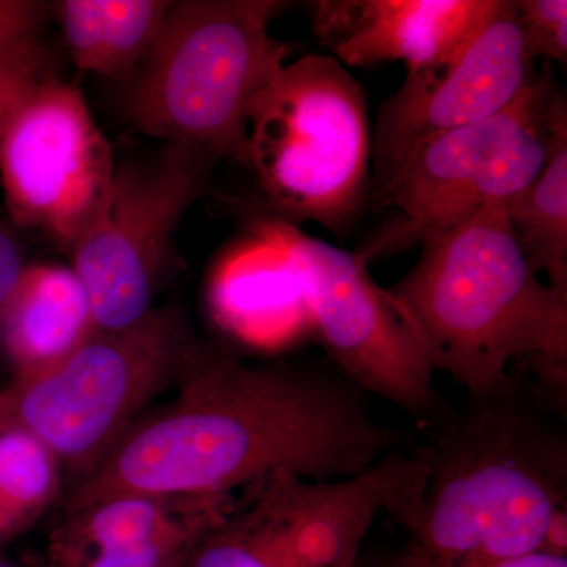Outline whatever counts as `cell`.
<instances>
[{"label": "cell", "mask_w": 567, "mask_h": 567, "mask_svg": "<svg viewBox=\"0 0 567 567\" xmlns=\"http://www.w3.org/2000/svg\"><path fill=\"white\" fill-rule=\"evenodd\" d=\"M368 395L338 369L249 365L194 342L177 395L126 429L65 514L115 494H234L276 473L352 477L413 446Z\"/></svg>", "instance_id": "cell-1"}, {"label": "cell", "mask_w": 567, "mask_h": 567, "mask_svg": "<svg viewBox=\"0 0 567 567\" xmlns=\"http://www.w3.org/2000/svg\"><path fill=\"white\" fill-rule=\"evenodd\" d=\"M566 413L528 372L466 394L417 446L427 464L406 546L443 558L567 557Z\"/></svg>", "instance_id": "cell-2"}, {"label": "cell", "mask_w": 567, "mask_h": 567, "mask_svg": "<svg viewBox=\"0 0 567 567\" xmlns=\"http://www.w3.org/2000/svg\"><path fill=\"white\" fill-rule=\"evenodd\" d=\"M505 203L421 237L420 259L390 287L432 369L466 394L527 365L550 401L567 390V297L544 282L507 224Z\"/></svg>", "instance_id": "cell-3"}, {"label": "cell", "mask_w": 567, "mask_h": 567, "mask_svg": "<svg viewBox=\"0 0 567 567\" xmlns=\"http://www.w3.org/2000/svg\"><path fill=\"white\" fill-rule=\"evenodd\" d=\"M279 0L174 2L155 48L128 82L142 133L248 167V110L286 61L271 22Z\"/></svg>", "instance_id": "cell-4"}, {"label": "cell", "mask_w": 567, "mask_h": 567, "mask_svg": "<svg viewBox=\"0 0 567 567\" xmlns=\"http://www.w3.org/2000/svg\"><path fill=\"white\" fill-rule=\"evenodd\" d=\"M248 123V167L284 223L346 234L371 173V122L357 78L331 55L284 63L254 96Z\"/></svg>", "instance_id": "cell-5"}, {"label": "cell", "mask_w": 567, "mask_h": 567, "mask_svg": "<svg viewBox=\"0 0 567 567\" xmlns=\"http://www.w3.org/2000/svg\"><path fill=\"white\" fill-rule=\"evenodd\" d=\"M425 480L415 445L346 480L276 473L246 487L182 567H354L377 518L415 524Z\"/></svg>", "instance_id": "cell-6"}, {"label": "cell", "mask_w": 567, "mask_h": 567, "mask_svg": "<svg viewBox=\"0 0 567 567\" xmlns=\"http://www.w3.org/2000/svg\"><path fill=\"white\" fill-rule=\"evenodd\" d=\"M193 344L166 309H153L125 330H96L61 363L14 377L0 391V432L21 429L35 436L76 484L145 405L182 379Z\"/></svg>", "instance_id": "cell-7"}, {"label": "cell", "mask_w": 567, "mask_h": 567, "mask_svg": "<svg viewBox=\"0 0 567 567\" xmlns=\"http://www.w3.org/2000/svg\"><path fill=\"white\" fill-rule=\"evenodd\" d=\"M265 234L292 268L305 333L319 338L334 368L427 432L453 412L412 317L379 286L358 252L346 251L279 223Z\"/></svg>", "instance_id": "cell-8"}, {"label": "cell", "mask_w": 567, "mask_h": 567, "mask_svg": "<svg viewBox=\"0 0 567 567\" xmlns=\"http://www.w3.org/2000/svg\"><path fill=\"white\" fill-rule=\"evenodd\" d=\"M215 159L167 144L115 164L110 203L71 256L100 331L140 323L153 311L183 216L208 185Z\"/></svg>", "instance_id": "cell-9"}, {"label": "cell", "mask_w": 567, "mask_h": 567, "mask_svg": "<svg viewBox=\"0 0 567 567\" xmlns=\"http://www.w3.org/2000/svg\"><path fill=\"white\" fill-rule=\"evenodd\" d=\"M115 158L80 89L48 76L0 134V183L11 223L70 254L103 218Z\"/></svg>", "instance_id": "cell-10"}, {"label": "cell", "mask_w": 567, "mask_h": 567, "mask_svg": "<svg viewBox=\"0 0 567 567\" xmlns=\"http://www.w3.org/2000/svg\"><path fill=\"white\" fill-rule=\"evenodd\" d=\"M514 0H494L475 32L445 58L406 71L380 104L372 133L369 193L383 185L421 144L487 121L516 102L537 78Z\"/></svg>", "instance_id": "cell-11"}, {"label": "cell", "mask_w": 567, "mask_h": 567, "mask_svg": "<svg viewBox=\"0 0 567 567\" xmlns=\"http://www.w3.org/2000/svg\"><path fill=\"white\" fill-rule=\"evenodd\" d=\"M555 92L557 85L546 62L535 82L494 117L421 144L383 185L368 194L377 207L398 215L358 254L369 262L405 251L420 244L424 234L470 218L466 204L486 164L507 141L544 114Z\"/></svg>", "instance_id": "cell-12"}, {"label": "cell", "mask_w": 567, "mask_h": 567, "mask_svg": "<svg viewBox=\"0 0 567 567\" xmlns=\"http://www.w3.org/2000/svg\"><path fill=\"white\" fill-rule=\"evenodd\" d=\"M494 0H322L312 29L331 58L349 66L383 62L420 70L464 43Z\"/></svg>", "instance_id": "cell-13"}, {"label": "cell", "mask_w": 567, "mask_h": 567, "mask_svg": "<svg viewBox=\"0 0 567 567\" xmlns=\"http://www.w3.org/2000/svg\"><path fill=\"white\" fill-rule=\"evenodd\" d=\"M234 494H115L65 514L50 544L51 567L194 546L233 507Z\"/></svg>", "instance_id": "cell-14"}, {"label": "cell", "mask_w": 567, "mask_h": 567, "mask_svg": "<svg viewBox=\"0 0 567 567\" xmlns=\"http://www.w3.org/2000/svg\"><path fill=\"white\" fill-rule=\"evenodd\" d=\"M96 330L91 300L73 268L33 265L11 298L2 350L14 377H31L61 363Z\"/></svg>", "instance_id": "cell-15"}, {"label": "cell", "mask_w": 567, "mask_h": 567, "mask_svg": "<svg viewBox=\"0 0 567 567\" xmlns=\"http://www.w3.org/2000/svg\"><path fill=\"white\" fill-rule=\"evenodd\" d=\"M173 3L61 0L51 10L78 69L130 82L155 48Z\"/></svg>", "instance_id": "cell-16"}, {"label": "cell", "mask_w": 567, "mask_h": 567, "mask_svg": "<svg viewBox=\"0 0 567 567\" xmlns=\"http://www.w3.org/2000/svg\"><path fill=\"white\" fill-rule=\"evenodd\" d=\"M550 151L539 175L507 200V224L537 274L567 297V104L555 92L548 110Z\"/></svg>", "instance_id": "cell-17"}, {"label": "cell", "mask_w": 567, "mask_h": 567, "mask_svg": "<svg viewBox=\"0 0 567 567\" xmlns=\"http://www.w3.org/2000/svg\"><path fill=\"white\" fill-rule=\"evenodd\" d=\"M62 466L35 436L0 432V544L21 536L58 499Z\"/></svg>", "instance_id": "cell-18"}, {"label": "cell", "mask_w": 567, "mask_h": 567, "mask_svg": "<svg viewBox=\"0 0 567 567\" xmlns=\"http://www.w3.org/2000/svg\"><path fill=\"white\" fill-rule=\"evenodd\" d=\"M525 48L533 59L567 61L566 0H514Z\"/></svg>", "instance_id": "cell-19"}, {"label": "cell", "mask_w": 567, "mask_h": 567, "mask_svg": "<svg viewBox=\"0 0 567 567\" xmlns=\"http://www.w3.org/2000/svg\"><path fill=\"white\" fill-rule=\"evenodd\" d=\"M354 567H567V557L537 551L527 557L503 559V561H481V559L435 557L402 543L395 548L363 550Z\"/></svg>", "instance_id": "cell-20"}, {"label": "cell", "mask_w": 567, "mask_h": 567, "mask_svg": "<svg viewBox=\"0 0 567 567\" xmlns=\"http://www.w3.org/2000/svg\"><path fill=\"white\" fill-rule=\"evenodd\" d=\"M47 3L0 0V65H6L41 44Z\"/></svg>", "instance_id": "cell-21"}, {"label": "cell", "mask_w": 567, "mask_h": 567, "mask_svg": "<svg viewBox=\"0 0 567 567\" xmlns=\"http://www.w3.org/2000/svg\"><path fill=\"white\" fill-rule=\"evenodd\" d=\"M48 61L50 58L41 43L20 58L0 65V134L29 92L44 78L51 76Z\"/></svg>", "instance_id": "cell-22"}, {"label": "cell", "mask_w": 567, "mask_h": 567, "mask_svg": "<svg viewBox=\"0 0 567 567\" xmlns=\"http://www.w3.org/2000/svg\"><path fill=\"white\" fill-rule=\"evenodd\" d=\"M22 248L13 227L0 223V349H2L3 322L14 290L24 274Z\"/></svg>", "instance_id": "cell-23"}, {"label": "cell", "mask_w": 567, "mask_h": 567, "mask_svg": "<svg viewBox=\"0 0 567 567\" xmlns=\"http://www.w3.org/2000/svg\"><path fill=\"white\" fill-rule=\"evenodd\" d=\"M0 567H11L9 565H3V563H0Z\"/></svg>", "instance_id": "cell-24"}]
</instances>
